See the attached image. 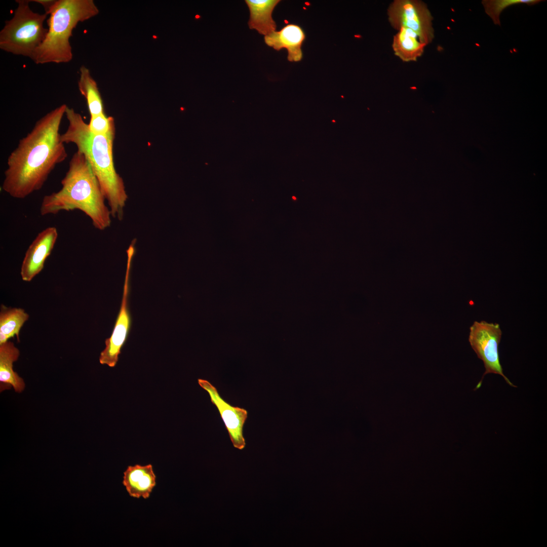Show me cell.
Here are the masks:
<instances>
[{"label": "cell", "instance_id": "ba28073f", "mask_svg": "<svg viewBox=\"0 0 547 547\" xmlns=\"http://www.w3.org/2000/svg\"><path fill=\"white\" fill-rule=\"evenodd\" d=\"M198 383L208 392L212 403L217 408L233 447L240 450L244 449L246 442L243 436V427L247 418V411L229 405L220 397L216 388L208 380L199 379Z\"/></svg>", "mask_w": 547, "mask_h": 547}, {"label": "cell", "instance_id": "9a60e30c", "mask_svg": "<svg viewBox=\"0 0 547 547\" xmlns=\"http://www.w3.org/2000/svg\"><path fill=\"white\" fill-rule=\"evenodd\" d=\"M417 37L411 29L401 28L393 37L392 48L395 55L404 62L416 61L422 55L426 46Z\"/></svg>", "mask_w": 547, "mask_h": 547}, {"label": "cell", "instance_id": "30bf717a", "mask_svg": "<svg viewBox=\"0 0 547 547\" xmlns=\"http://www.w3.org/2000/svg\"><path fill=\"white\" fill-rule=\"evenodd\" d=\"M129 276L126 275L121 307L111 336L106 339L105 347L101 352L99 362L114 367L119 360L121 349L125 343L131 325V317L128 308Z\"/></svg>", "mask_w": 547, "mask_h": 547}, {"label": "cell", "instance_id": "ac0fdd59", "mask_svg": "<svg viewBox=\"0 0 547 547\" xmlns=\"http://www.w3.org/2000/svg\"><path fill=\"white\" fill-rule=\"evenodd\" d=\"M541 0H483L482 4L486 14L492 19L493 23L501 25L500 15L502 11L510 6L525 4L529 6L544 2Z\"/></svg>", "mask_w": 547, "mask_h": 547}, {"label": "cell", "instance_id": "8992f818", "mask_svg": "<svg viewBox=\"0 0 547 547\" xmlns=\"http://www.w3.org/2000/svg\"><path fill=\"white\" fill-rule=\"evenodd\" d=\"M388 21L399 30L402 27L411 29L419 41L426 45L434 38L433 16L426 5L419 0H395L387 9Z\"/></svg>", "mask_w": 547, "mask_h": 547}, {"label": "cell", "instance_id": "9c48e42d", "mask_svg": "<svg viewBox=\"0 0 547 547\" xmlns=\"http://www.w3.org/2000/svg\"><path fill=\"white\" fill-rule=\"evenodd\" d=\"M58 237L55 226L48 227L38 233L27 249L22 262L20 275L23 281H31L43 269Z\"/></svg>", "mask_w": 547, "mask_h": 547}, {"label": "cell", "instance_id": "ffe728a7", "mask_svg": "<svg viewBox=\"0 0 547 547\" xmlns=\"http://www.w3.org/2000/svg\"><path fill=\"white\" fill-rule=\"evenodd\" d=\"M30 2L38 3L42 6L44 9L45 13L48 15L55 6L57 0H32Z\"/></svg>", "mask_w": 547, "mask_h": 547}, {"label": "cell", "instance_id": "4fadbf2b", "mask_svg": "<svg viewBox=\"0 0 547 547\" xmlns=\"http://www.w3.org/2000/svg\"><path fill=\"white\" fill-rule=\"evenodd\" d=\"M20 355L19 349L14 343L7 341L0 344V391L13 387L18 393L23 391L25 384L23 379L13 370V363Z\"/></svg>", "mask_w": 547, "mask_h": 547}, {"label": "cell", "instance_id": "e0dca14e", "mask_svg": "<svg viewBox=\"0 0 547 547\" xmlns=\"http://www.w3.org/2000/svg\"><path fill=\"white\" fill-rule=\"evenodd\" d=\"M80 72L78 89L86 100L90 116L104 113L103 103L97 83L91 76L90 70L82 65Z\"/></svg>", "mask_w": 547, "mask_h": 547}, {"label": "cell", "instance_id": "7a4b0ae2", "mask_svg": "<svg viewBox=\"0 0 547 547\" xmlns=\"http://www.w3.org/2000/svg\"><path fill=\"white\" fill-rule=\"evenodd\" d=\"M68 126L61 135L64 143L74 144L89 162L102 192L108 202L111 216L121 220L127 199L122 178L115 169L113 142L115 132L106 135L92 133L82 115L67 106Z\"/></svg>", "mask_w": 547, "mask_h": 547}, {"label": "cell", "instance_id": "7c38bea8", "mask_svg": "<svg viewBox=\"0 0 547 547\" xmlns=\"http://www.w3.org/2000/svg\"><path fill=\"white\" fill-rule=\"evenodd\" d=\"M123 484L130 496L148 498L156 485L152 465L137 464L129 466L124 472Z\"/></svg>", "mask_w": 547, "mask_h": 547}, {"label": "cell", "instance_id": "6da1fadb", "mask_svg": "<svg viewBox=\"0 0 547 547\" xmlns=\"http://www.w3.org/2000/svg\"><path fill=\"white\" fill-rule=\"evenodd\" d=\"M66 107L62 104L37 120L8 157L2 189L12 198L23 199L40 190L67 158L59 132Z\"/></svg>", "mask_w": 547, "mask_h": 547}, {"label": "cell", "instance_id": "8fae6325", "mask_svg": "<svg viewBox=\"0 0 547 547\" xmlns=\"http://www.w3.org/2000/svg\"><path fill=\"white\" fill-rule=\"evenodd\" d=\"M305 33L298 25L288 24L279 31H275L264 36V42L276 51L283 48L288 52V60L298 62L302 58V45L305 39Z\"/></svg>", "mask_w": 547, "mask_h": 547}, {"label": "cell", "instance_id": "5bb4252c", "mask_svg": "<svg viewBox=\"0 0 547 547\" xmlns=\"http://www.w3.org/2000/svg\"><path fill=\"white\" fill-rule=\"evenodd\" d=\"M280 2L279 0H246L250 11L249 28L265 36L276 31L277 25L272 13Z\"/></svg>", "mask_w": 547, "mask_h": 547}, {"label": "cell", "instance_id": "3957f363", "mask_svg": "<svg viewBox=\"0 0 547 547\" xmlns=\"http://www.w3.org/2000/svg\"><path fill=\"white\" fill-rule=\"evenodd\" d=\"M61 184L60 190L43 198L40 210L42 216L79 210L90 218L96 228L103 230L110 226V209L89 162L80 151L77 150L72 156Z\"/></svg>", "mask_w": 547, "mask_h": 547}, {"label": "cell", "instance_id": "d6986e66", "mask_svg": "<svg viewBox=\"0 0 547 547\" xmlns=\"http://www.w3.org/2000/svg\"><path fill=\"white\" fill-rule=\"evenodd\" d=\"M88 125L90 131L95 135H106L115 132L113 118L107 116L105 113L90 116Z\"/></svg>", "mask_w": 547, "mask_h": 547}, {"label": "cell", "instance_id": "2e32d148", "mask_svg": "<svg viewBox=\"0 0 547 547\" xmlns=\"http://www.w3.org/2000/svg\"><path fill=\"white\" fill-rule=\"evenodd\" d=\"M29 317L21 308L7 307L2 304L0 311V344L16 336L19 341V332Z\"/></svg>", "mask_w": 547, "mask_h": 547}, {"label": "cell", "instance_id": "277c9868", "mask_svg": "<svg viewBox=\"0 0 547 547\" xmlns=\"http://www.w3.org/2000/svg\"><path fill=\"white\" fill-rule=\"evenodd\" d=\"M98 13L92 0H57L47 20L46 38L32 60L37 64L70 62L73 55L69 38L73 29Z\"/></svg>", "mask_w": 547, "mask_h": 547}, {"label": "cell", "instance_id": "5b68a950", "mask_svg": "<svg viewBox=\"0 0 547 547\" xmlns=\"http://www.w3.org/2000/svg\"><path fill=\"white\" fill-rule=\"evenodd\" d=\"M12 18L7 20L0 31V48L16 55L31 59L45 40L48 29L44 23L47 15L33 12L30 0H18Z\"/></svg>", "mask_w": 547, "mask_h": 547}, {"label": "cell", "instance_id": "52a82bcc", "mask_svg": "<svg viewBox=\"0 0 547 547\" xmlns=\"http://www.w3.org/2000/svg\"><path fill=\"white\" fill-rule=\"evenodd\" d=\"M501 335L502 331L497 323L475 321L470 328L469 343L478 357L483 362L485 369L475 390L481 387L484 376L489 373L499 374L510 386L517 387L503 374L500 363L498 345Z\"/></svg>", "mask_w": 547, "mask_h": 547}]
</instances>
